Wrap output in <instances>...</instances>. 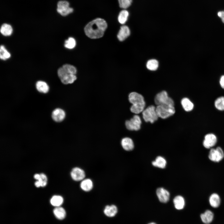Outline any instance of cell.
I'll list each match as a JSON object with an SVG mask.
<instances>
[{"mask_svg":"<svg viewBox=\"0 0 224 224\" xmlns=\"http://www.w3.org/2000/svg\"><path fill=\"white\" fill-rule=\"evenodd\" d=\"M156 109L155 106L151 105L143 111L142 117L145 122L153 123L157 120L158 116Z\"/></svg>","mask_w":224,"mask_h":224,"instance_id":"5","label":"cell"},{"mask_svg":"<svg viewBox=\"0 0 224 224\" xmlns=\"http://www.w3.org/2000/svg\"><path fill=\"white\" fill-rule=\"evenodd\" d=\"M152 164L154 166L161 168H164L166 166V161L163 157L158 156L156 158L155 161L152 162Z\"/></svg>","mask_w":224,"mask_h":224,"instance_id":"25","label":"cell"},{"mask_svg":"<svg viewBox=\"0 0 224 224\" xmlns=\"http://www.w3.org/2000/svg\"><path fill=\"white\" fill-rule=\"evenodd\" d=\"M181 103L183 108L186 111H190L194 108L193 103L188 98H183L181 100Z\"/></svg>","mask_w":224,"mask_h":224,"instance_id":"19","label":"cell"},{"mask_svg":"<svg viewBox=\"0 0 224 224\" xmlns=\"http://www.w3.org/2000/svg\"><path fill=\"white\" fill-rule=\"evenodd\" d=\"M217 141V138L215 135L212 133H208L204 136L203 144L205 148L209 149L214 146Z\"/></svg>","mask_w":224,"mask_h":224,"instance_id":"10","label":"cell"},{"mask_svg":"<svg viewBox=\"0 0 224 224\" xmlns=\"http://www.w3.org/2000/svg\"><path fill=\"white\" fill-rule=\"evenodd\" d=\"M129 15V12L124 9L119 12L118 17L119 22L121 24H124L127 21Z\"/></svg>","mask_w":224,"mask_h":224,"instance_id":"24","label":"cell"},{"mask_svg":"<svg viewBox=\"0 0 224 224\" xmlns=\"http://www.w3.org/2000/svg\"><path fill=\"white\" fill-rule=\"evenodd\" d=\"M40 176V174H35L34 175V178L35 179L37 180L39 179Z\"/></svg>","mask_w":224,"mask_h":224,"instance_id":"36","label":"cell"},{"mask_svg":"<svg viewBox=\"0 0 224 224\" xmlns=\"http://www.w3.org/2000/svg\"><path fill=\"white\" fill-rule=\"evenodd\" d=\"M36 87L40 92L46 93L49 91V87L45 82L42 81H39L36 83Z\"/></svg>","mask_w":224,"mask_h":224,"instance_id":"20","label":"cell"},{"mask_svg":"<svg viewBox=\"0 0 224 224\" xmlns=\"http://www.w3.org/2000/svg\"><path fill=\"white\" fill-rule=\"evenodd\" d=\"M214 105L216 108L220 111H224V96H221L215 100Z\"/></svg>","mask_w":224,"mask_h":224,"instance_id":"28","label":"cell"},{"mask_svg":"<svg viewBox=\"0 0 224 224\" xmlns=\"http://www.w3.org/2000/svg\"><path fill=\"white\" fill-rule=\"evenodd\" d=\"M158 62L156 59H151L149 60L147 62L146 67L147 68L151 71L156 70L158 67Z\"/></svg>","mask_w":224,"mask_h":224,"instance_id":"30","label":"cell"},{"mask_svg":"<svg viewBox=\"0 0 224 224\" xmlns=\"http://www.w3.org/2000/svg\"><path fill=\"white\" fill-rule=\"evenodd\" d=\"M220 84L221 87L224 89V75L221 77L220 80Z\"/></svg>","mask_w":224,"mask_h":224,"instance_id":"35","label":"cell"},{"mask_svg":"<svg viewBox=\"0 0 224 224\" xmlns=\"http://www.w3.org/2000/svg\"><path fill=\"white\" fill-rule=\"evenodd\" d=\"M11 57L10 53L3 45H1L0 49V58L3 60H6Z\"/></svg>","mask_w":224,"mask_h":224,"instance_id":"31","label":"cell"},{"mask_svg":"<svg viewBox=\"0 0 224 224\" xmlns=\"http://www.w3.org/2000/svg\"><path fill=\"white\" fill-rule=\"evenodd\" d=\"M129 102L133 105L130 108L131 111L135 114H138L142 112L145 106L143 97L136 92H132L128 96Z\"/></svg>","mask_w":224,"mask_h":224,"instance_id":"3","label":"cell"},{"mask_svg":"<svg viewBox=\"0 0 224 224\" xmlns=\"http://www.w3.org/2000/svg\"><path fill=\"white\" fill-rule=\"evenodd\" d=\"M119 6L123 9L128 7L131 5L132 0H118Z\"/></svg>","mask_w":224,"mask_h":224,"instance_id":"33","label":"cell"},{"mask_svg":"<svg viewBox=\"0 0 224 224\" xmlns=\"http://www.w3.org/2000/svg\"><path fill=\"white\" fill-rule=\"evenodd\" d=\"M148 224H156L154 222H152V223H150Z\"/></svg>","mask_w":224,"mask_h":224,"instance_id":"37","label":"cell"},{"mask_svg":"<svg viewBox=\"0 0 224 224\" xmlns=\"http://www.w3.org/2000/svg\"><path fill=\"white\" fill-rule=\"evenodd\" d=\"M0 32L4 36H9L12 33L13 29L10 25L7 23H4L1 26Z\"/></svg>","mask_w":224,"mask_h":224,"instance_id":"23","label":"cell"},{"mask_svg":"<svg viewBox=\"0 0 224 224\" xmlns=\"http://www.w3.org/2000/svg\"><path fill=\"white\" fill-rule=\"evenodd\" d=\"M213 213L209 210L206 211L200 215L202 221L205 224H209L211 223L213 219Z\"/></svg>","mask_w":224,"mask_h":224,"instance_id":"18","label":"cell"},{"mask_svg":"<svg viewBox=\"0 0 224 224\" xmlns=\"http://www.w3.org/2000/svg\"><path fill=\"white\" fill-rule=\"evenodd\" d=\"M221 202L219 196L216 193H213L210 196L209 202L211 206L213 208H217L219 206Z\"/></svg>","mask_w":224,"mask_h":224,"instance_id":"21","label":"cell"},{"mask_svg":"<svg viewBox=\"0 0 224 224\" xmlns=\"http://www.w3.org/2000/svg\"><path fill=\"white\" fill-rule=\"evenodd\" d=\"M76 45V41L73 37H69L65 41L64 46L68 49H73L75 47Z\"/></svg>","mask_w":224,"mask_h":224,"instance_id":"32","label":"cell"},{"mask_svg":"<svg viewBox=\"0 0 224 224\" xmlns=\"http://www.w3.org/2000/svg\"><path fill=\"white\" fill-rule=\"evenodd\" d=\"M57 11L63 16H66L72 13L73 9L70 6L69 2L66 0H61L57 3Z\"/></svg>","mask_w":224,"mask_h":224,"instance_id":"7","label":"cell"},{"mask_svg":"<svg viewBox=\"0 0 224 224\" xmlns=\"http://www.w3.org/2000/svg\"><path fill=\"white\" fill-rule=\"evenodd\" d=\"M117 208L114 205L106 206L104 210V212L105 215L107 216L110 217L114 216L117 214Z\"/></svg>","mask_w":224,"mask_h":224,"instance_id":"17","label":"cell"},{"mask_svg":"<svg viewBox=\"0 0 224 224\" xmlns=\"http://www.w3.org/2000/svg\"><path fill=\"white\" fill-rule=\"evenodd\" d=\"M130 29L128 26H122L121 27L117 34V38L120 41H123L130 35Z\"/></svg>","mask_w":224,"mask_h":224,"instance_id":"14","label":"cell"},{"mask_svg":"<svg viewBox=\"0 0 224 224\" xmlns=\"http://www.w3.org/2000/svg\"><path fill=\"white\" fill-rule=\"evenodd\" d=\"M37 180L35 183V186L37 187L40 186L43 187L47 184V178L46 175L43 173L40 174V177Z\"/></svg>","mask_w":224,"mask_h":224,"instance_id":"27","label":"cell"},{"mask_svg":"<svg viewBox=\"0 0 224 224\" xmlns=\"http://www.w3.org/2000/svg\"><path fill=\"white\" fill-rule=\"evenodd\" d=\"M65 113L64 110L58 108L54 109L52 112V117L55 121L59 122L63 121L65 117Z\"/></svg>","mask_w":224,"mask_h":224,"instance_id":"13","label":"cell"},{"mask_svg":"<svg viewBox=\"0 0 224 224\" xmlns=\"http://www.w3.org/2000/svg\"><path fill=\"white\" fill-rule=\"evenodd\" d=\"M156 195L159 200L163 203H166L169 200L170 193L169 192L163 188H158L156 191Z\"/></svg>","mask_w":224,"mask_h":224,"instance_id":"12","label":"cell"},{"mask_svg":"<svg viewBox=\"0 0 224 224\" xmlns=\"http://www.w3.org/2000/svg\"><path fill=\"white\" fill-rule=\"evenodd\" d=\"M142 121L139 116L134 115L130 120L125 122V126L128 130H130L138 131L141 128Z\"/></svg>","mask_w":224,"mask_h":224,"instance_id":"8","label":"cell"},{"mask_svg":"<svg viewBox=\"0 0 224 224\" xmlns=\"http://www.w3.org/2000/svg\"><path fill=\"white\" fill-rule=\"evenodd\" d=\"M209 159L213 162H219L224 157V153L222 148L219 147L216 149L212 148L208 154Z\"/></svg>","mask_w":224,"mask_h":224,"instance_id":"9","label":"cell"},{"mask_svg":"<svg viewBox=\"0 0 224 224\" xmlns=\"http://www.w3.org/2000/svg\"><path fill=\"white\" fill-rule=\"evenodd\" d=\"M107 27V24L104 19L96 18L88 23L84 27L86 35L91 39L102 37Z\"/></svg>","mask_w":224,"mask_h":224,"instance_id":"1","label":"cell"},{"mask_svg":"<svg viewBox=\"0 0 224 224\" xmlns=\"http://www.w3.org/2000/svg\"><path fill=\"white\" fill-rule=\"evenodd\" d=\"M173 203L175 208L178 210L183 209L185 205L184 199L180 195L177 196L174 198Z\"/></svg>","mask_w":224,"mask_h":224,"instance_id":"22","label":"cell"},{"mask_svg":"<svg viewBox=\"0 0 224 224\" xmlns=\"http://www.w3.org/2000/svg\"><path fill=\"white\" fill-rule=\"evenodd\" d=\"M154 101L155 104L157 105L163 104L174 105L173 100L168 96L167 92L164 91L156 95L154 99Z\"/></svg>","mask_w":224,"mask_h":224,"instance_id":"6","label":"cell"},{"mask_svg":"<svg viewBox=\"0 0 224 224\" xmlns=\"http://www.w3.org/2000/svg\"><path fill=\"white\" fill-rule=\"evenodd\" d=\"M50 201L53 206L57 207H59L63 203V199L61 196L55 195L52 197Z\"/></svg>","mask_w":224,"mask_h":224,"instance_id":"29","label":"cell"},{"mask_svg":"<svg viewBox=\"0 0 224 224\" xmlns=\"http://www.w3.org/2000/svg\"><path fill=\"white\" fill-rule=\"evenodd\" d=\"M77 69L74 66L65 64L58 70V75L62 82L64 84L73 83L77 79Z\"/></svg>","mask_w":224,"mask_h":224,"instance_id":"2","label":"cell"},{"mask_svg":"<svg viewBox=\"0 0 224 224\" xmlns=\"http://www.w3.org/2000/svg\"><path fill=\"white\" fill-rule=\"evenodd\" d=\"M93 187V182L89 178H85L80 182V187L85 192H89L92 190Z\"/></svg>","mask_w":224,"mask_h":224,"instance_id":"15","label":"cell"},{"mask_svg":"<svg viewBox=\"0 0 224 224\" xmlns=\"http://www.w3.org/2000/svg\"><path fill=\"white\" fill-rule=\"evenodd\" d=\"M70 175L72 179L76 181H81L85 178L86 176L84 171L77 167H74L72 169Z\"/></svg>","mask_w":224,"mask_h":224,"instance_id":"11","label":"cell"},{"mask_svg":"<svg viewBox=\"0 0 224 224\" xmlns=\"http://www.w3.org/2000/svg\"><path fill=\"white\" fill-rule=\"evenodd\" d=\"M217 15L221 19L222 22L224 23V11H219L218 12Z\"/></svg>","mask_w":224,"mask_h":224,"instance_id":"34","label":"cell"},{"mask_svg":"<svg viewBox=\"0 0 224 224\" xmlns=\"http://www.w3.org/2000/svg\"><path fill=\"white\" fill-rule=\"evenodd\" d=\"M174 105L169 104L157 105L156 110L158 117L166 119L173 115L175 112Z\"/></svg>","mask_w":224,"mask_h":224,"instance_id":"4","label":"cell"},{"mask_svg":"<svg viewBox=\"0 0 224 224\" xmlns=\"http://www.w3.org/2000/svg\"><path fill=\"white\" fill-rule=\"evenodd\" d=\"M53 212L56 217L60 220L64 219L66 215L65 209L60 206L55 208L53 210Z\"/></svg>","mask_w":224,"mask_h":224,"instance_id":"26","label":"cell"},{"mask_svg":"<svg viewBox=\"0 0 224 224\" xmlns=\"http://www.w3.org/2000/svg\"><path fill=\"white\" fill-rule=\"evenodd\" d=\"M121 145L123 149L127 151L132 150L134 147L132 140L128 137H125L122 139Z\"/></svg>","mask_w":224,"mask_h":224,"instance_id":"16","label":"cell"}]
</instances>
